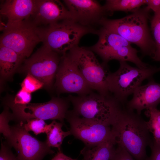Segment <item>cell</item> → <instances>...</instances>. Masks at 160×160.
Segmentation results:
<instances>
[{
	"mask_svg": "<svg viewBox=\"0 0 160 160\" xmlns=\"http://www.w3.org/2000/svg\"><path fill=\"white\" fill-rule=\"evenodd\" d=\"M117 143L122 145L136 160H145L146 149L153 143L146 121L134 110L123 105L111 126Z\"/></svg>",
	"mask_w": 160,
	"mask_h": 160,
	"instance_id": "obj_1",
	"label": "cell"
},
{
	"mask_svg": "<svg viewBox=\"0 0 160 160\" xmlns=\"http://www.w3.org/2000/svg\"><path fill=\"white\" fill-rule=\"evenodd\" d=\"M150 10L146 6L129 15L116 19L104 17L99 25L136 45L144 56H154L156 45L149 28Z\"/></svg>",
	"mask_w": 160,
	"mask_h": 160,
	"instance_id": "obj_2",
	"label": "cell"
},
{
	"mask_svg": "<svg viewBox=\"0 0 160 160\" xmlns=\"http://www.w3.org/2000/svg\"><path fill=\"white\" fill-rule=\"evenodd\" d=\"M76 115L86 119L111 126L116 120L123 105L111 94L104 96L93 92L85 95L67 97Z\"/></svg>",
	"mask_w": 160,
	"mask_h": 160,
	"instance_id": "obj_3",
	"label": "cell"
},
{
	"mask_svg": "<svg viewBox=\"0 0 160 160\" xmlns=\"http://www.w3.org/2000/svg\"><path fill=\"white\" fill-rule=\"evenodd\" d=\"M39 29L43 45L61 56L78 46L84 35H97L98 33V30L83 25L73 20H63Z\"/></svg>",
	"mask_w": 160,
	"mask_h": 160,
	"instance_id": "obj_4",
	"label": "cell"
},
{
	"mask_svg": "<svg viewBox=\"0 0 160 160\" xmlns=\"http://www.w3.org/2000/svg\"><path fill=\"white\" fill-rule=\"evenodd\" d=\"M97 35L99 39L96 43L87 48L98 55L104 64L115 60L119 62H132L141 69L150 65L142 61L137 55L138 51L131 43L118 34L101 27Z\"/></svg>",
	"mask_w": 160,
	"mask_h": 160,
	"instance_id": "obj_5",
	"label": "cell"
},
{
	"mask_svg": "<svg viewBox=\"0 0 160 160\" xmlns=\"http://www.w3.org/2000/svg\"><path fill=\"white\" fill-rule=\"evenodd\" d=\"M119 63L117 71L108 73L107 84L109 92L121 104L125 105L128 97L133 94L144 80L160 71V67L150 65L141 69L132 67L125 61L119 62Z\"/></svg>",
	"mask_w": 160,
	"mask_h": 160,
	"instance_id": "obj_6",
	"label": "cell"
},
{
	"mask_svg": "<svg viewBox=\"0 0 160 160\" xmlns=\"http://www.w3.org/2000/svg\"><path fill=\"white\" fill-rule=\"evenodd\" d=\"M66 55L75 63L93 90L104 96L111 94L107 84V76L109 72L107 64L100 63L93 52L86 47L78 46Z\"/></svg>",
	"mask_w": 160,
	"mask_h": 160,
	"instance_id": "obj_7",
	"label": "cell"
},
{
	"mask_svg": "<svg viewBox=\"0 0 160 160\" xmlns=\"http://www.w3.org/2000/svg\"><path fill=\"white\" fill-rule=\"evenodd\" d=\"M70 102L67 98L53 97L50 101L43 103L16 105L8 99L4 104L12 111V120L17 123L24 124L28 119L37 118L44 120H58L64 124Z\"/></svg>",
	"mask_w": 160,
	"mask_h": 160,
	"instance_id": "obj_8",
	"label": "cell"
},
{
	"mask_svg": "<svg viewBox=\"0 0 160 160\" xmlns=\"http://www.w3.org/2000/svg\"><path fill=\"white\" fill-rule=\"evenodd\" d=\"M43 45L23 60L19 70L29 73L42 82L48 89L52 87L62 56Z\"/></svg>",
	"mask_w": 160,
	"mask_h": 160,
	"instance_id": "obj_9",
	"label": "cell"
},
{
	"mask_svg": "<svg viewBox=\"0 0 160 160\" xmlns=\"http://www.w3.org/2000/svg\"><path fill=\"white\" fill-rule=\"evenodd\" d=\"M23 124L11 126V134L6 139V143L16 151L19 160H43L47 155L54 153L45 141L39 140L26 131Z\"/></svg>",
	"mask_w": 160,
	"mask_h": 160,
	"instance_id": "obj_10",
	"label": "cell"
},
{
	"mask_svg": "<svg viewBox=\"0 0 160 160\" xmlns=\"http://www.w3.org/2000/svg\"><path fill=\"white\" fill-rule=\"evenodd\" d=\"M65 119L70 126L71 135L82 141L85 146H93L109 140H116L110 126L81 118L71 110Z\"/></svg>",
	"mask_w": 160,
	"mask_h": 160,
	"instance_id": "obj_11",
	"label": "cell"
},
{
	"mask_svg": "<svg viewBox=\"0 0 160 160\" xmlns=\"http://www.w3.org/2000/svg\"><path fill=\"white\" fill-rule=\"evenodd\" d=\"M41 42L39 27L29 21L3 31L0 36V46L12 49L25 59L29 57L35 47Z\"/></svg>",
	"mask_w": 160,
	"mask_h": 160,
	"instance_id": "obj_12",
	"label": "cell"
},
{
	"mask_svg": "<svg viewBox=\"0 0 160 160\" xmlns=\"http://www.w3.org/2000/svg\"><path fill=\"white\" fill-rule=\"evenodd\" d=\"M55 79L54 87L59 94L75 93L81 96L93 92L76 65L66 54L62 56Z\"/></svg>",
	"mask_w": 160,
	"mask_h": 160,
	"instance_id": "obj_13",
	"label": "cell"
},
{
	"mask_svg": "<svg viewBox=\"0 0 160 160\" xmlns=\"http://www.w3.org/2000/svg\"><path fill=\"white\" fill-rule=\"evenodd\" d=\"M74 20L85 26L91 27L107 15L103 6L95 0H64L63 1Z\"/></svg>",
	"mask_w": 160,
	"mask_h": 160,
	"instance_id": "obj_14",
	"label": "cell"
},
{
	"mask_svg": "<svg viewBox=\"0 0 160 160\" xmlns=\"http://www.w3.org/2000/svg\"><path fill=\"white\" fill-rule=\"evenodd\" d=\"M65 20H74L68 9L58 0H36L31 21L36 26L48 25Z\"/></svg>",
	"mask_w": 160,
	"mask_h": 160,
	"instance_id": "obj_15",
	"label": "cell"
},
{
	"mask_svg": "<svg viewBox=\"0 0 160 160\" xmlns=\"http://www.w3.org/2000/svg\"><path fill=\"white\" fill-rule=\"evenodd\" d=\"M36 0H7L1 6L0 14L7 20L3 31L15 28L31 21Z\"/></svg>",
	"mask_w": 160,
	"mask_h": 160,
	"instance_id": "obj_16",
	"label": "cell"
},
{
	"mask_svg": "<svg viewBox=\"0 0 160 160\" xmlns=\"http://www.w3.org/2000/svg\"><path fill=\"white\" fill-rule=\"evenodd\" d=\"M148 79L147 84L136 89L132 98L125 104L139 114L144 109L156 107L160 103V84L155 82L152 77Z\"/></svg>",
	"mask_w": 160,
	"mask_h": 160,
	"instance_id": "obj_17",
	"label": "cell"
},
{
	"mask_svg": "<svg viewBox=\"0 0 160 160\" xmlns=\"http://www.w3.org/2000/svg\"><path fill=\"white\" fill-rule=\"evenodd\" d=\"M15 51L0 46V73L4 79L10 78L24 60Z\"/></svg>",
	"mask_w": 160,
	"mask_h": 160,
	"instance_id": "obj_18",
	"label": "cell"
},
{
	"mask_svg": "<svg viewBox=\"0 0 160 160\" xmlns=\"http://www.w3.org/2000/svg\"><path fill=\"white\" fill-rule=\"evenodd\" d=\"M116 140H109L93 146H85L80 151L83 160H110L115 149Z\"/></svg>",
	"mask_w": 160,
	"mask_h": 160,
	"instance_id": "obj_19",
	"label": "cell"
},
{
	"mask_svg": "<svg viewBox=\"0 0 160 160\" xmlns=\"http://www.w3.org/2000/svg\"><path fill=\"white\" fill-rule=\"evenodd\" d=\"M146 3V0H107L103 6L107 15H111L116 11L133 12Z\"/></svg>",
	"mask_w": 160,
	"mask_h": 160,
	"instance_id": "obj_20",
	"label": "cell"
},
{
	"mask_svg": "<svg viewBox=\"0 0 160 160\" xmlns=\"http://www.w3.org/2000/svg\"><path fill=\"white\" fill-rule=\"evenodd\" d=\"M63 124L61 122L53 120L49 124L48 129L46 133L47 138L45 140L47 144L50 147L57 148L60 151L61 147L63 140L66 137L71 135L70 131H63L62 127Z\"/></svg>",
	"mask_w": 160,
	"mask_h": 160,
	"instance_id": "obj_21",
	"label": "cell"
},
{
	"mask_svg": "<svg viewBox=\"0 0 160 160\" xmlns=\"http://www.w3.org/2000/svg\"><path fill=\"white\" fill-rule=\"evenodd\" d=\"M145 113L149 118L146 123L149 132L153 134V142L158 143L160 141V111L156 107L150 108L146 109Z\"/></svg>",
	"mask_w": 160,
	"mask_h": 160,
	"instance_id": "obj_22",
	"label": "cell"
},
{
	"mask_svg": "<svg viewBox=\"0 0 160 160\" xmlns=\"http://www.w3.org/2000/svg\"><path fill=\"white\" fill-rule=\"evenodd\" d=\"M151 30L156 45V50L152 59L160 62V11L154 13L150 21Z\"/></svg>",
	"mask_w": 160,
	"mask_h": 160,
	"instance_id": "obj_23",
	"label": "cell"
},
{
	"mask_svg": "<svg viewBox=\"0 0 160 160\" xmlns=\"http://www.w3.org/2000/svg\"><path fill=\"white\" fill-rule=\"evenodd\" d=\"M49 124L44 120L40 119H28L23 124L24 129L27 132L32 131L36 135L42 133H45L48 128Z\"/></svg>",
	"mask_w": 160,
	"mask_h": 160,
	"instance_id": "obj_24",
	"label": "cell"
},
{
	"mask_svg": "<svg viewBox=\"0 0 160 160\" xmlns=\"http://www.w3.org/2000/svg\"><path fill=\"white\" fill-rule=\"evenodd\" d=\"M21 89L31 93L44 87V84L41 81L29 73L21 84Z\"/></svg>",
	"mask_w": 160,
	"mask_h": 160,
	"instance_id": "obj_25",
	"label": "cell"
},
{
	"mask_svg": "<svg viewBox=\"0 0 160 160\" xmlns=\"http://www.w3.org/2000/svg\"><path fill=\"white\" fill-rule=\"evenodd\" d=\"M9 108L8 107L5 106L0 115V132L6 139L9 136L11 133V127L9 123L12 120V113L9 112Z\"/></svg>",
	"mask_w": 160,
	"mask_h": 160,
	"instance_id": "obj_26",
	"label": "cell"
},
{
	"mask_svg": "<svg viewBox=\"0 0 160 160\" xmlns=\"http://www.w3.org/2000/svg\"><path fill=\"white\" fill-rule=\"evenodd\" d=\"M116 145L117 146L110 160H134L122 145L119 143H117Z\"/></svg>",
	"mask_w": 160,
	"mask_h": 160,
	"instance_id": "obj_27",
	"label": "cell"
},
{
	"mask_svg": "<svg viewBox=\"0 0 160 160\" xmlns=\"http://www.w3.org/2000/svg\"><path fill=\"white\" fill-rule=\"evenodd\" d=\"M15 104L25 105L30 103L31 99V93L21 89L13 99L8 98Z\"/></svg>",
	"mask_w": 160,
	"mask_h": 160,
	"instance_id": "obj_28",
	"label": "cell"
},
{
	"mask_svg": "<svg viewBox=\"0 0 160 160\" xmlns=\"http://www.w3.org/2000/svg\"><path fill=\"white\" fill-rule=\"evenodd\" d=\"M10 147L5 142L1 141L0 160H19L13 153Z\"/></svg>",
	"mask_w": 160,
	"mask_h": 160,
	"instance_id": "obj_29",
	"label": "cell"
},
{
	"mask_svg": "<svg viewBox=\"0 0 160 160\" xmlns=\"http://www.w3.org/2000/svg\"><path fill=\"white\" fill-rule=\"evenodd\" d=\"M146 4L148 8L154 13L160 11V0H147Z\"/></svg>",
	"mask_w": 160,
	"mask_h": 160,
	"instance_id": "obj_30",
	"label": "cell"
},
{
	"mask_svg": "<svg viewBox=\"0 0 160 160\" xmlns=\"http://www.w3.org/2000/svg\"><path fill=\"white\" fill-rule=\"evenodd\" d=\"M151 150V156L145 160H160V149L152 145L150 147Z\"/></svg>",
	"mask_w": 160,
	"mask_h": 160,
	"instance_id": "obj_31",
	"label": "cell"
},
{
	"mask_svg": "<svg viewBox=\"0 0 160 160\" xmlns=\"http://www.w3.org/2000/svg\"><path fill=\"white\" fill-rule=\"evenodd\" d=\"M51 160H78L71 158L65 155L61 151H58Z\"/></svg>",
	"mask_w": 160,
	"mask_h": 160,
	"instance_id": "obj_32",
	"label": "cell"
},
{
	"mask_svg": "<svg viewBox=\"0 0 160 160\" xmlns=\"http://www.w3.org/2000/svg\"><path fill=\"white\" fill-rule=\"evenodd\" d=\"M152 145L154 146L155 147L160 149V141L158 143H153Z\"/></svg>",
	"mask_w": 160,
	"mask_h": 160,
	"instance_id": "obj_33",
	"label": "cell"
}]
</instances>
